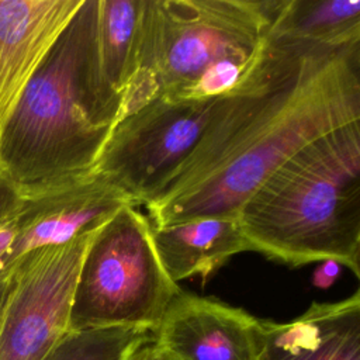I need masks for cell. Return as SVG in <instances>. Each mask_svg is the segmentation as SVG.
Returning <instances> with one entry per match:
<instances>
[{"instance_id": "obj_17", "label": "cell", "mask_w": 360, "mask_h": 360, "mask_svg": "<svg viewBox=\"0 0 360 360\" xmlns=\"http://www.w3.org/2000/svg\"><path fill=\"white\" fill-rule=\"evenodd\" d=\"M20 197L11 183L0 170V222L10 217L20 205Z\"/></svg>"}, {"instance_id": "obj_10", "label": "cell", "mask_w": 360, "mask_h": 360, "mask_svg": "<svg viewBox=\"0 0 360 360\" xmlns=\"http://www.w3.org/2000/svg\"><path fill=\"white\" fill-rule=\"evenodd\" d=\"M84 0H0V132Z\"/></svg>"}, {"instance_id": "obj_5", "label": "cell", "mask_w": 360, "mask_h": 360, "mask_svg": "<svg viewBox=\"0 0 360 360\" xmlns=\"http://www.w3.org/2000/svg\"><path fill=\"white\" fill-rule=\"evenodd\" d=\"M180 291L159 259L148 217L125 205L97 229L86 249L69 330L125 326L153 332Z\"/></svg>"}, {"instance_id": "obj_14", "label": "cell", "mask_w": 360, "mask_h": 360, "mask_svg": "<svg viewBox=\"0 0 360 360\" xmlns=\"http://www.w3.org/2000/svg\"><path fill=\"white\" fill-rule=\"evenodd\" d=\"M97 1V49L101 72L124 101L141 66L146 0Z\"/></svg>"}, {"instance_id": "obj_16", "label": "cell", "mask_w": 360, "mask_h": 360, "mask_svg": "<svg viewBox=\"0 0 360 360\" xmlns=\"http://www.w3.org/2000/svg\"><path fill=\"white\" fill-rule=\"evenodd\" d=\"M20 207H21V201H20V205L17 207V210L10 217H7L3 222H0V274L3 271L8 270L7 260H8V253H10L11 245L14 242L15 232H17Z\"/></svg>"}, {"instance_id": "obj_9", "label": "cell", "mask_w": 360, "mask_h": 360, "mask_svg": "<svg viewBox=\"0 0 360 360\" xmlns=\"http://www.w3.org/2000/svg\"><path fill=\"white\" fill-rule=\"evenodd\" d=\"M129 204L134 205L118 187L94 173L59 188L21 198L7 267L31 252L65 245L100 229Z\"/></svg>"}, {"instance_id": "obj_20", "label": "cell", "mask_w": 360, "mask_h": 360, "mask_svg": "<svg viewBox=\"0 0 360 360\" xmlns=\"http://www.w3.org/2000/svg\"><path fill=\"white\" fill-rule=\"evenodd\" d=\"M10 274H11V269L3 271L0 274V309L3 307V301L7 292V287H8V281H10Z\"/></svg>"}, {"instance_id": "obj_3", "label": "cell", "mask_w": 360, "mask_h": 360, "mask_svg": "<svg viewBox=\"0 0 360 360\" xmlns=\"http://www.w3.org/2000/svg\"><path fill=\"white\" fill-rule=\"evenodd\" d=\"M248 250L290 267L335 260L360 276V121L298 150L236 212Z\"/></svg>"}, {"instance_id": "obj_12", "label": "cell", "mask_w": 360, "mask_h": 360, "mask_svg": "<svg viewBox=\"0 0 360 360\" xmlns=\"http://www.w3.org/2000/svg\"><path fill=\"white\" fill-rule=\"evenodd\" d=\"M152 239L169 277L179 281L214 274L248 245L238 217H212L152 226Z\"/></svg>"}, {"instance_id": "obj_19", "label": "cell", "mask_w": 360, "mask_h": 360, "mask_svg": "<svg viewBox=\"0 0 360 360\" xmlns=\"http://www.w3.org/2000/svg\"><path fill=\"white\" fill-rule=\"evenodd\" d=\"M129 360H166L159 350L155 347L153 340L150 343H146L145 346H142Z\"/></svg>"}, {"instance_id": "obj_18", "label": "cell", "mask_w": 360, "mask_h": 360, "mask_svg": "<svg viewBox=\"0 0 360 360\" xmlns=\"http://www.w3.org/2000/svg\"><path fill=\"white\" fill-rule=\"evenodd\" d=\"M312 274L314 285L319 288H329L340 276V264L335 260H323Z\"/></svg>"}, {"instance_id": "obj_13", "label": "cell", "mask_w": 360, "mask_h": 360, "mask_svg": "<svg viewBox=\"0 0 360 360\" xmlns=\"http://www.w3.org/2000/svg\"><path fill=\"white\" fill-rule=\"evenodd\" d=\"M269 35L328 48L359 44L360 0H277Z\"/></svg>"}, {"instance_id": "obj_1", "label": "cell", "mask_w": 360, "mask_h": 360, "mask_svg": "<svg viewBox=\"0 0 360 360\" xmlns=\"http://www.w3.org/2000/svg\"><path fill=\"white\" fill-rule=\"evenodd\" d=\"M360 121V42L339 48L267 39L259 62L219 97L190 155L146 205L152 226L236 217L280 165Z\"/></svg>"}, {"instance_id": "obj_7", "label": "cell", "mask_w": 360, "mask_h": 360, "mask_svg": "<svg viewBox=\"0 0 360 360\" xmlns=\"http://www.w3.org/2000/svg\"><path fill=\"white\" fill-rule=\"evenodd\" d=\"M97 231L20 257L0 309V360H45L69 332L75 287Z\"/></svg>"}, {"instance_id": "obj_15", "label": "cell", "mask_w": 360, "mask_h": 360, "mask_svg": "<svg viewBox=\"0 0 360 360\" xmlns=\"http://www.w3.org/2000/svg\"><path fill=\"white\" fill-rule=\"evenodd\" d=\"M152 340L153 332L141 328L69 330L45 360H129Z\"/></svg>"}, {"instance_id": "obj_11", "label": "cell", "mask_w": 360, "mask_h": 360, "mask_svg": "<svg viewBox=\"0 0 360 360\" xmlns=\"http://www.w3.org/2000/svg\"><path fill=\"white\" fill-rule=\"evenodd\" d=\"M257 360H360V291L314 302L290 322L263 319Z\"/></svg>"}, {"instance_id": "obj_2", "label": "cell", "mask_w": 360, "mask_h": 360, "mask_svg": "<svg viewBox=\"0 0 360 360\" xmlns=\"http://www.w3.org/2000/svg\"><path fill=\"white\" fill-rule=\"evenodd\" d=\"M97 7L83 1L0 132V170L20 198L93 174L122 120V97L100 66Z\"/></svg>"}, {"instance_id": "obj_6", "label": "cell", "mask_w": 360, "mask_h": 360, "mask_svg": "<svg viewBox=\"0 0 360 360\" xmlns=\"http://www.w3.org/2000/svg\"><path fill=\"white\" fill-rule=\"evenodd\" d=\"M217 100L153 97L115 125L93 173L146 207L197 145Z\"/></svg>"}, {"instance_id": "obj_4", "label": "cell", "mask_w": 360, "mask_h": 360, "mask_svg": "<svg viewBox=\"0 0 360 360\" xmlns=\"http://www.w3.org/2000/svg\"><path fill=\"white\" fill-rule=\"evenodd\" d=\"M277 0H146L142 58L122 118L156 96L215 100L259 62Z\"/></svg>"}, {"instance_id": "obj_8", "label": "cell", "mask_w": 360, "mask_h": 360, "mask_svg": "<svg viewBox=\"0 0 360 360\" xmlns=\"http://www.w3.org/2000/svg\"><path fill=\"white\" fill-rule=\"evenodd\" d=\"M263 319L211 297L180 291L153 330L166 360H257Z\"/></svg>"}]
</instances>
